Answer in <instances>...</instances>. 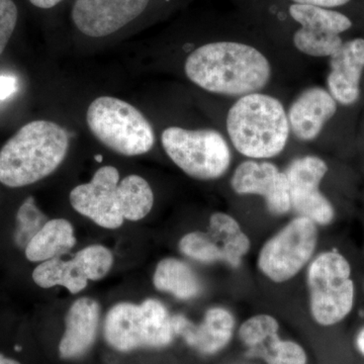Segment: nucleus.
Returning a JSON list of instances; mask_svg holds the SVG:
<instances>
[{
    "mask_svg": "<svg viewBox=\"0 0 364 364\" xmlns=\"http://www.w3.org/2000/svg\"><path fill=\"white\" fill-rule=\"evenodd\" d=\"M73 226L65 219L49 220L26 245V256L32 262L61 257L75 246Z\"/></svg>",
    "mask_w": 364,
    "mask_h": 364,
    "instance_id": "nucleus-20",
    "label": "nucleus"
},
{
    "mask_svg": "<svg viewBox=\"0 0 364 364\" xmlns=\"http://www.w3.org/2000/svg\"><path fill=\"white\" fill-rule=\"evenodd\" d=\"M33 279L43 289L60 286L66 287L71 294H78L87 286L88 279L73 259L61 257L44 261L33 272Z\"/></svg>",
    "mask_w": 364,
    "mask_h": 364,
    "instance_id": "nucleus-22",
    "label": "nucleus"
},
{
    "mask_svg": "<svg viewBox=\"0 0 364 364\" xmlns=\"http://www.w3.org/2000/svg\"><path fill=\"white\" fill-rule=\"evenodd\" d=\"M318 239V225L296 215L263 244L257 256L258 269L275 284L293 279L312 260Z\"/></svg>",
    "mask_w": 364,
    "mask_h": 364,
    "instance_id": "nucleus-9",
    "label": "nucleus"
},
{
    "mask_svg": "<svg viewBox=\"0 0 364 364\" xmlns=\"http://www.w3.org/2000/svg\"><path fill=\"white\" fill-rule=\"evenodd\" d=\"M69 135L60 124H25L0 150V182L9 188L31 186L51 176L65 159Z\"/></svg>",
    "mask_w": 364,
    "mask_h": 364,
    "instance_id": "nucleus-2",
    "label": "nucleus"
},
{
    "mask_svg": "<svg viewBox=\"0 0 364 364\" xmlns=\"http://www.w3.org/2000/svg\"><path fill=\"white\" fill-rule=\"evenodd\" d=\"M270 6L294 26L291 40L298 51L316 58H330L344 43L343 35L354 21L340 9L272 0Z\"/></svg>",
    "mask_w": 364,
    "mask_h": 364,
    "instance_id": "nucleus-7",
    "label": "nucleus"
},
{
    "mask_svg": "<svg viewBox=\"0 0 364 364\" xmlns=\"http://www.w3.org/2000/svg\"><path fill=\"white\" fill-rule=\"evenodd\" d=\"M86 121L95 138L117 154L139 156L154 147L156 136L152 124L134 105L119 98H95Z\"/></svg>",
    "mask_w": 364,
    "mask_h": 364,
    "instance_id": "nucleus-6",
    "label": "nucleus"
},
{
    "mask_svg": "<svg viewBox=\"0 0 364 364\" xmlns=\"http://www.w3.org/2000/svg\"><path fill=\"white\" fill-rule=\"evenodd\" d=\"M62 1H63V0H30L33 6L42 9H53V7L61 4Z\"/></svg>",
    "mask_w": 364,
    "mask_h": 364,
    "instance_id": "nucleus-29",
    "label": "nucleus"
},
{
    "mask_svg": "<svg viewBox=\"0 0 364 364\" xmlns=\"http://www.w3.org/2000/svg\"><path fill=\"white\" fill-rule=\"evenodd\" d=\"M306 287L311 316L318 325L338 324L353 310L355 287L351 265L339 251H324L311 260Z\"/></svg>",
    "mask_w": 364,
    "mask_h": 364,
    "instance_id": "nucleus-4",
    "label": "nucleus"
},
{
    "mask_svg": "<svg viewBox=\"0 0 364 364\" xmlns=\"http://www.w3.org/2000/svg\"><path fill=\"white\" fill-rule=\"evenodd\" d=\"M151 0H75L71 18L79 32L104 38L135 21Z\"/></svg>",
    "mask_w": 364,
    "mask_h": 364,
    "instance_id": "nucleus-15",
    "label": "nucleus"
},
{
    "mask_svg": "<svg viewBox=\"0 0 364 364\" xmlns=\"http://www.w3.org/2000/svg\"><path fill=\"white\" fill-rule=\"evenodd\" d=\"M239 339L251 358L263 359L267 364H306L304 347L279 337V323L269 314H258L244 321L239 328Z\"/></svg>",
    "mask_w": 364,
    "mask_h": 364,
    "instance_id": "nucleus-14",
    "label": "nucleus"
},
{
    "mask_svg": "<svg viewBox=\"0 0 364 364\" xmlns=\"http://www.w3.org/2000/svg\"><path fill=\"white\" fill-rule=\"evenodd\" d=\"M235 324L233 314L224 306L208 309L198 324L182 315L172 316L176 335L181 336L188 346L205 355H214L231 342Z\"/></svg>",
    "mask_w": 364,
    "mask_h": 364,
    "instance_id": "nucleus-16",
    "label": "nucleus"
},
{
    "mask_svg": "<svg viewBox=\"0 0 364 364\" xmlns=\"http://www.w3.org/2000/svg\"><path fill=\"white\" fill-rule=\"evenodd\" d=\"M105 336L112 348L129 352L168 346L176 333L164 304L148 299L140 305L119 303L112 306L105 317Z\"/></svg>",
    "mask_w": 364,
    "mask_h": 364,
    "instance_id": "nucleus-5",
    "label": "nucleus"
},
{
    "mask_svg": "<svg viewBox=\"0 0 364 364\" xmlns=\"http://www.w3.org/2000/svg\"><path fill=\"white\" fill-rule=\"evenodd\" d=\"M18 90V79L14 76H0V102L11 97Z\"/></svg>",
    "mask_w": 364,
    "mask_h": 364,
    "instance_id": "nucleus-28",
    "label": "nucleus"
},
{
    "mask_svg": "<svg viewBox=\"0 0 364 364\" xmlns=\"http://www.w3.org/2000/svg\"><path fill=\"white\" fill-rule=\"evenodd\" d=\"M178 248L186 257L196 262L225 263L238 268L251 248V241L240 223L227 213H214L208 220L207 231L184 235Z\"/></svg>",
    "mask_w": 364,
    "mask_h": 364,
    "instance_id": "nucleus-10",
    "label": "nucleus"
},
{
    "mask_svg": "<svg viewBox=\"0 0 364 364\" xmlns=\"http://www.w3.org/2000/svg\"><path fill=\"white\" fill-rule=\"evenodd\" d=\"M18 7L14 0H0V55L6 50L18 23Z\"/></svg>",
    "mask_w": 364,
    "mask_h": 364,
    "instance_id": "nucleus-26",
    "label": "nucleus"
},
{
    "mask_svg": "<svg viewBox=\"0 0 364 364\" xmlns=\"http://www.w3.org/2000/svg\"><path fill=\"white\" fill-rule=\"evenodd\" d=\"M153 284L162 293L172 294L181 301H189L202 293V284L193 268L177 258L169 257L158 263Z\"/></svg>",
    "mask_w": 364,
    "mask_h": 364,
    "instance_id": "nucleus-21",
    "label": "nucleus"
},
{
    "mask_svg": "<svg viewBox=\"0 0 364 364\" xmlns=\"http://www.w3.org/2000/svg\"><path fill=\"white\" fill-rule=\"evenodd\" d=\"M119 212L124 220L140 221L152 210L154 193L142 176H129L117 186Z\"/></svg>",
    "mask_w": 364,
    "mask_h": 364,
    "instance_id": "nucleus-23",
    "label": "nucleus"
},
{
    "mask_svg": "<svg viewBox=\"0 0 364 364\" xmlns=\"http://www.w3.org/2000/svg\"><path fill=\"white\" fill-rule=\"evenodd\" d=\"M231 188L239 196H261L273 215H284L291 210L286 173L267 160L240 163L232 176Z\"/></svg>",
    "mask_w": 364,
    "mask_h": 364,
    "instance_id": "nucleus-12",
    "label": "nucleus"
},
{
    "mask_svg": "<svg viewBox=\"0 0 364 364\" xmlns=\"http://www.w3.org/2000/svg\"><path fill=\"white\" fill-rule=\"evenodd\" d=\"M161 142L167 156L191 178L215 181L231 166L229 144L220 132L213 129L169 127L163 131Z\"/></svg>",
    "mask_w": 364,
    "mask_h": 364,
    "instance_id": "nucleus-8",
    "label": "nucleus"
},
{
    "mask_svg": "<svg viewBox=\"0 0 364 364\" xmlns=\"http://www.w3.org/2000/svg\"><path fill=\"white\" fill-rule=\"evenodd\" d=\"M226 126L235 149L252 160L279 156L291 134L284 105L261 92L239 97L228 112Z\"/></svg>",
    "mask_w": 364,
    "mask_h": 364,
    "instance_id": "nucleus-3",
    "label": "nucleus"
},
{
    "mask_svg": "<svg viewBox=\"0 0 364 364\" xmlns=\"http://www.w3.org/2000/svg\"><path fill=\"white\" fill-rule=\"evenodd\" d=\"M119 170L104 166L97 170L87 183L72 189L70 203L79 214L105 229H117L124 219L119 212L117 186Z\"/></svg>",
    "mask_w": 364,
    "mask_h": 364,
    "instance_id": "nucleus-13",
    "label": "nucleus"
},
{
    "mask_svg": "<svg viewBox=\"0 0 364 364\" xmlns=\"http://www.w3.org/2000/svg\"><path fill=\"white\" fill-rule=\"evenodd\" d=\"M0 364H21L18 361L14 360V359L4 358V355L0 354Z\"/></svg>",
    "mask_w": 364,
    "mask_h": 364,
    "instance_id": "nucleus-31",
    "label": "nucleus"
},
{
    "mask_svg": "<svg viewBox=\"0 0 364 364\" xmlns=\"http://www.w3.org/2000/svg\"><path fill=\"white\" fill-rule=\"evenodd\" d=\"M338 105L327 88H306L287 112L291 133L301 142L315 140L326 124L336 114Z\"/></svg>",
    "mask_w": 364,
    "mask_h": 364,
    "instance_id": "nucleus-18",
    "label": "nucleus"
},
{
    "mask_svg": "<svg viewBox=\"0 0 364 364\" xmlns=\"http://www.w3.org/2000/svg\"><path fill=\"white\" fill-rule=\"evenodd\" d=\"M73 260L77 263L88 280L104 279L114 264V255L102 245H91L75 254Z\"/></svg>",
    "mask_w": 364,
    "mask_h": 364,
    "instance_id": "nucleus-24",
    "label": "nucleus"
},
{
    "mask_svg": "<svg viewBox=\"0 0 364 364\" xmlns=\"http://www.w3.org/2000/svg\"><path fill=\"white\" fill-rule=\"evenodd\" d=\"M356 347L359 352L364 355V328L358 332L355 339Z\"/></svg>",
    "mask_w": 364,
    "mask_h": 364,
    "instance_id": "nucleus-30",
    "label": "nucleus"
},
{
    "mask_svg": "<svg viewBox=\"0 0 364 364\" xmlns=\"http://www.w3.org/2000/svg\"><path fill=\"white\" fill-rule=\"evenodd\" d=\"M184 72L198 87L230 97L260 92L269 82L272 66L254 46L221 40L200 46L184 63Z\"/></svg>",
    "mask_w": 364,
    "mask_h": 364,
    "instance_id": "nucleus-1",
    "label": "nucleus"
},
{
    "mask_svg": "<svg viewBox=\"0 0 364 364\" xmlns=\"http://www.w3.org/2000/svg\"><path fill=\"white\" fill-rule=\"evenodd\" d=\"M284 1L305 4V6L325 7V9H340L350 4L353 0H284Z\"/></svg>",
    "mask_w": 364,
    "mask_h": 364,
    "instance_id": "nucleus-27",
    "label": "nucleus"
},
{
    "mask_svg": "<svg viewBox=\"0 0 364 364\" xmlns=\"http://www.w3.org/2000/svg\"><path fill=\"white\" fill-rule=\"evenodd\" d=\"M48 222L47 218L36 205L32 196L26 198L16 215V229L14 240L21 248L26 247L35 235Z\"/></svg>",
    "mask_w": 364,
    "mask_h": 364,
    "instance_id": "nucleus-25",
    "label": "nucleus"
},
{
    "mask_svg": "<svg viewBox=\"0 0 364 364\" xmlns=\"http://www.w3.org/2000/svg\"><path fill=\"white\" fill-rule=\"evenodd\" d=\"M100 318V306L95 299L81 298L70 306L59 344L62 358H80L90 350L97 338Z\"/></svg>",
    "mask_w": 364,
    "mask_h": 364,
    "instance_id": "nucleus-19",
    "label": "nucleus"
},
{
    "mask_svg": "<svg viewBox=\"0 0 364 364\" xmlns=\"http://www.w3.org/2000/svg\"><path fill=\"white\" fill-rule=\"evenodd\" d=\"M284 171L289 181L291 210L312 220L318 226L332 224L335 208L320 189L329 171L325 160L315 155L296 158Z\"/></svg>",
    "mask_w": 364,
    "mask_h": 364,
    "instance_id": "nucleus-11",
    "label": "nucleus"
},
{
    "mask_svg": "<svg viewBox=\"0 0 364 364\" xmlns=\"http://www.w3.org/2000/svg\"><path fill=\"white\" fill-rule=\"evenodd\" d=\"M329 59L328 91L340 105L350 107L356 104L360 97L364 72V38L344 41Z\"/></svg>",
    "mask_w": 364,
    "mask_h": 364,
    "instance_id": "nucleus-17",
    "label": "nucleus"
}]
</instances>
